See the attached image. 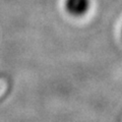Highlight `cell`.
<instances>
[{"instance_id": "2", "label": "cell", "mask_w": 122, "mask_h": 122, "mask_svg": "<svg viewBox=\"0 0 122 122\" xmlns=\"http://www.w3.org/2000/svg\"><path fill=\"white\" fill-rule=\"evenodd\" d=\"M121 38H122V30H121Z\"/></svg>"}, {"instance_id": "1", "label": "cell", "mask_w": 122, "mask_h": 122, "mask_svg": "<svg viewBox=\"0 0 122 122\" xmlns=\"http://www.w3.org/2000/svg\"><path fill=\"white\" fill-rule=\"evenodd\" d=\"M91 4V0H65L64 7L66 12L71 16L81 17L89 12Z\"/></svg>"}]
</instances>
